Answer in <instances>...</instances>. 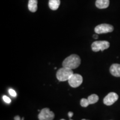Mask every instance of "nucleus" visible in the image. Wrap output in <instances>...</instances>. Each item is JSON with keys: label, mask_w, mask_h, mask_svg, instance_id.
I'll return each mask as SVG.
<instances>
[{"label": "nucleus", "mask_w": 120, "mask_h": 120, "mask_svg": "<svg viewBox=\"0 0 120 120\" xmlns=\"http://www.w3.org/2000/svg\"><path fill=\"white\" fill-rule=\"evenodd\" d=\"M80 64V57L77 55L72 54L64 60L62 62V66L73 70L79 67Z\"/></svg>", "instance_id": "1"}, {"label": "nucleus", "mask_w": 120, "mask_h": 120, "mask_svg": "<svg viewBox=\"0 0 120 120\" xmlns=\"http://www.w3.org/2000/svg\"><path fill=\"white\" fill-rule=\"evenodd\" d=\"M73 74L72 70L63 67L57 72L56 77L59 81L64 82L68 81Z\"/></svg>", "instance_id": "2"}, {"label": "nucleus", "mask_w": 120, "mask_h": 120, "mask_svg": "<svg viewBox=\"0 0 120 120\" xmlns=\"http://www.w3.org/2000/svg\"><path fill=\"white\" fill-rule=\"evenodd\" d=\"M109 43L107 41H97L92 43L91 47L94 52H98L100 51H103L105 49H109Z\"/></svg>", "instance_id": "3"}, {"label": "nucleus", "mask_w": 120, "mask_h": 120, "mask_svg": "<svg viewBox=\"0 0 120 120\" xmlns=\"http://www.w3.org/2000/svg\"><path fill=\"white\" fill-rule=\"evenodd\" d=\"M69 85L72 87L76 88L80 86L83 82V77L81 75L75 73L72 75L71 77L68 80Z\"/></svg>", "instance_id": "4"}, {"label": "nucleus", "mask_w": 120, "mask_h": 120, "mask_svg": "<svg viewBox=\"0 0 120 120\" xmlns=\"http://www.w3.org/2000/svg\"><path fill=\"white\" fill-rule=\"evenodd\" d=\"M55 117V113L51 111L49 108H44L38 115L39 120H52Z\"/></svg>", "instance_id": "5"}, {"label": "nucleus", "mask_w": 120, "mask_h": 120, "mask_svg": "<svg viewBox=\"0 0 120 120\" xmlns=\"http://www.w3.org/2000/svg\"><path fill=\"white\" fill-rule=\"evenodd\" d=\"M114 28L113 26L109 24H101L97 26L94 28V31L97 34H106V33L111 32L113 31Z\"/></svg>", "instance_id": "6"}, {"label": "nucleus", "mask_w": 120, "mask_h": 120, "mask_svg": "<svg viewBox=\"0 0 120 120\" xmlns=\"http://www.w3.org/2000/svg\"><path fill=\"white\" fill-rule=\"evenodd\" d=\"M118 99V94L115 92H110L103 99V103L107 106H111Z\"/></svg>", "instance_id": "7"}, {"label": "nucleus", "mask_w": 120, "mask_h": 120, "mask_svg": "<svg viewBox=\"0 0 120 120\" xmlns=\"http://www.w3.org/2000/svg\"><path fill=\"white\" fill-rule=\"evenodd\" d=\"M109 71L115 77H120V64H112L109 68Z\"/></svg>", "instance_id": "8"}, {"label": "nucleus", "mask_w": 120, "mask_h": 120, "mask_svg": "<svg viewBox=\"0 0 120 120\" xmlns=\"http://www.w3.org/2000/svg\"><path fill=\"white\" fill-rule=\"evenodd\" d=\"M109 0H97L96 6L98 8L104 9L109 6Z\"/></svg>", "instance_id": "9"}, {"label": "nucleus", "mask_w": 120, "mask_h": 120, "mask_svg": "<svg viewBox=\"0 0 120 120\" xmlns=\"http://www.w3.org/2000/svg\"><path fill=\"white\" fill-rule=\"evenodd\" d=\"M37 0H29L28 7L29 10L32 12H35L37 10Z\"/></svg>", "instance_id": "10"}, {"label": "nucleus", "mask_w": 120, "mask_h": 120, "mask_svg": "<svg viewBox=\"0 0 120 120\" xmlns=\"http://www.w3.org/2000/svg\"><path fill=\"white\" fill-rule=\"evenodd\" d=\"M60 0H49V7L52 10H57L60 6Z\"/></svg>", "instance_id": "11"}, {"label": "nucleus", "mask_w": 120, "mask_h": 120, "mask_svg": "<svg viewBox=\"0 0 120 120\" xmlns=\"http://www.w3.org/2000/svg\"><path fill=\"white\" fill-rule=\"evenodd\" d=\"M87 99L88 100V102H89L90 104L92 105V104H94V103H96L98 102L99 100V97L97 94H92L89 96L88 97Z\"/></svg>", "instance_id": "12"}, {"label": "nucleus", "mask_w": 120, "mask_h": 120, "mask_svg": "<svg viewBox=\"0 0 120 120\" xmlns=\"http://www.w3.org/2000/svg\"><path fill=\"white\" fill-rule=\"evenodd\" d=\"M80 105L82 107H87L88 105H90L89 102H88V99L86 98H82L80 101Z\"/></svg>", "instance_id": "13"}, {"label": "nucleus", "mask_w": 120, "mask_h": 120, "mask_svg": "<svg viewBox=\"0 0 120 120\" xmlns=\"http://www.w3.org/2000/svg\"><path fill=\"white\" fill-rule=\"evenodd\" d=\"M3 100H4V101L5 102H6L7 103H10L11 102V99L8 96H3Z\"/></svg>", "instance_id": "14"}, {"label": "nucleus", "mask_w": 120, "mask_h": 120, "mask_svg": "<svg viewBox=\"0 0 120 120\" xmlns=\"http://www.w3.org/2000/svg\"><path fill=\"white\" fill-rule=\"evenodd\" d=\"M8 92L9 94L11 96L13 97H16V95H17V94H16V91H15V90H13V89H10L8 91Z\"/></svg>", "instance_id": "15"}, {"label": "nucleus", "mask_w": 120, "mask_h": 120, "mask_svg": "<svg viewBox=\"0 0 120 120\" xmlns=\"http://www.w3.org/2000/svg\"><path fill=\"white\" fill-rule=\"evenodd\" d=\"M68 115L69 117L71 118L73 115V112H69L68 113Z\"/></svg>", "instance_id": "16"}, {"label": "nucleus", "mask_w": 120, "mask_h": 120, "mask_svg": "<svg viewBox=\"0 0 120 120\" xmlns=\"http://www.w3.org/2000/svg\"><path fill=\"white\" fill-rule=\"evenodd\" d=\"M14 120H22L21 119L20 117H19V116H16L14 118Z\"/></svg>", "instance_id": "17"}, {"label": "nucleus", "mask_w": 120, "mask_h": 120, "mask_svg": "<svg viewBox=\"0 0 120 120\" xmlns=\"http://www.w3.org/2000/svg\"><path fill=\"white\" fill-rule=\"evenodd\" d=\"M94 38H95V39L98 38V35H97V34H94Z\"/></svg>", "instance_id": "18"}, {"label": "nucleus", "mask_w": 120, "mask_h": 120, "mask_svg": "<svg viewBox=\"0 0 120 120\" xmlns=\"http://www.w3.org/2000/svg\"><path fill=\"white\" fill-rule=\"evenodd\" d=\"M82 120H86V119H82Z\"/></svg>", "instance_id": "19"}, {"label": "nucleus", "mask_w": 120, "mask_h": 120, "mask_svg": "<svg viewBox=\"0 0 120 120\" xmlns=\"http://www.w3.org/2000/svg\"><path fill=\"white\" fill-rule=\"evenodd\" d=\"M64 120V119H61V120Z\"/></svg>", "instance_id": "20"}, {"label": "nucleus", "mask_w": 120, "mask_h": 120, "mask_svg": "<svg viewBox=\"0 0 120 120\" xmlns=\"http://www.w3.org/2000/svg\"><path fill=\"white\" fill-rule=\"evenodd\" d=\"M24 120V118H22V120Z\"/></svg>", "instance_id": "21"}, {"label": "nucleus", "mask_w": 120, "mask_h": 120, "mask_svg": "<svg viewBox=\"0 0 120 120\" xmlns=\"http://www.w3.org/2000/svg\"><path fill=\"white\" fill-rule=\"evenodd\" d=\"M70 120H71V119H70Z\"/></svg>", "instance_id": "22"}]
</instances>
